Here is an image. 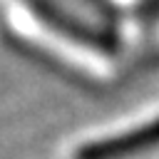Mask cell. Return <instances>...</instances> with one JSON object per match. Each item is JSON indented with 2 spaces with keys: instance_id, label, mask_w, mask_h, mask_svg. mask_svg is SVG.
Returning <instances> with one entry per match:
<instances>
[{
  "instance_id": "6da1fadb",
  "label": "cell",
  "mask_w": 159,
  "mask_h": 159,
  "mask_svg": "<svg viewBox=\"0 0 159 159\" xmlns=\"http://www.w3.org/2000/svg\"><path fill=\"white\" fill-rule=\"evenodd\" d=\"M154 147H159V117L132 132L84 144L77 152V159H124L129 154H139Z\"/></svg>"
},
{
  "instance_id": "7a4b0ae2",
  "label": "cell",
  "mask_w": 159,
  "mask_h": 159,
  "mask_svg": "<svg viewBox=\"0 0 159 159\" xmlns=\"http://www.w3.org/2000/svg\"><path fill=\"white\" fill-rule=\"evenodd\" d=\"M25 2H27L30 10H35V15L42 17L50 27H55V30H60V32L75 37V40H82V42H87V45H94V47H109L107 35L94 32L92 27L77 22L75 17H67L55 2H50V0H25Z\"/></svg>"
}]
</instances>
